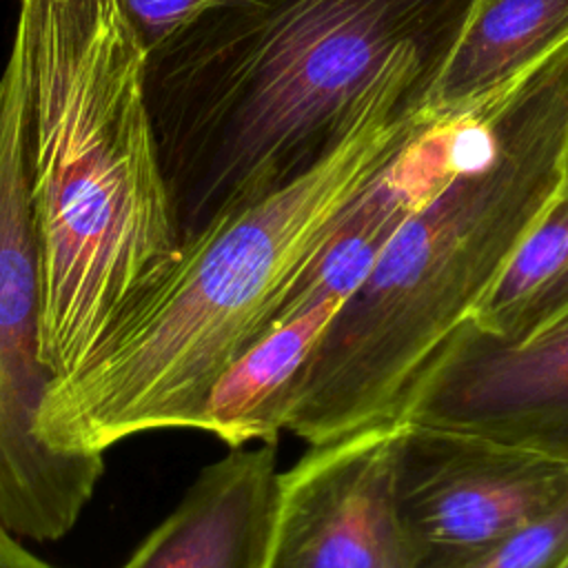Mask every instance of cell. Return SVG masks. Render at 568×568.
<instances>
[{"label": "cell", "mask_w": 568, "mask_h": 568, "mask_svg": "<svg viewBox=\"0 0 568 568\" xmlns=\"http://www.w3.org/2000/svg\"><path fill=\"white\" fill-rule=\"evenodd\" d=\"M473 2L229 0L151 44L180 242L313 169L388 89H433Z\"/></svg>", "instance_id": "obj_1"}, {"label": "cell", "mask_w": 568, "mask_h": 568, "mask_svg": "<svg viewBox=\"0 0 568 568\" xmlns=\"http://www.w3.org/2000/svg\"><path fill=\"white\" fill-rule=\"evenodd\" d=\"M42 359L73 373L180 253L146 95L149 44L122 0H18Z\"/></svg>", "instance_id": "obj_2"}, {"label": "cell", "mask_w": 568, "mask_h": 568, "mask_svg": "<svg viewBox=\"0 0 568 568\" xmlns=\"http://www.w3.org/2000/svg\"><path fill=\"white\" fill-rule=\"evenodd\" d=\"M430 89H388L322 162L217 217L180 246L91 355L55 379L38 430L64 453L197 428L226 368L275 326L293 284L344 206L410 140Z\"/></svg>", "instance_id": "obj_3"}, {"label": "cell", "mask_w": 568, "mask_h": 568, "mask_svg": "<svg viewBox=\"0 0 568 568\" xmlns=\"http://www.w3.org/2000/svg\"><path fill=\"white\" fill-rule=\"evenodd\" d=\"M566 142L568 42L466 109L459 164L326 324L295 390L288 433L313 446L393 417L561 189Z\"/></svg>", "instance_id": "obj_4"}, {"label": "cell", "mask_w": 568, "mask_h": 568, "mask_svg": "<svg viewBox=\"0 0 568 568\" xmlns=\"http://www.w3.org/2000/svg\"><path fill=\"white\" fill-rule=\"evenodd\" d=\"M51 384L40 339L27 73L13 33L0 73V521L31 541L64 537L104 470V455L64 453L42 439L38 422Z\"/></svg>", "instance_id": "obj_5"}, {"label": "cell", "mask_w": 568, "mask_h": 568, "mask_svg": "<svg viewBox=\"0 0 568 568\" xmlns=\"http://www.w3.org/2000/svg\"><path fill=\"white\" fill-rule=\"evenodd\" d=\"M395 499L415 568H462L568 499V462L479 433L397 422Z\"/></svg>", "instance_id": "obj_6"}, {"label": "cell", "mask_w": 568, "mask_h": 568, "mask_svg": "<svg viewBox=\"0 0 568 568\" xmlns=\"http://www.w3.org/2000/svg\"><path fill=\"white\" fill-rule=\"evenodd\" d=\"M393 419L280 470L266 568H415L395 499Z\"/></svg>", "instance_id": "obj_7"}, {"label": "cell", "mask_w": 568, "mask_h": 568, "mask_svg": "<svg viewBox=\"0 0 568 568\" xmlns=\"http://www.w3.org/2000/svg\"><path fill=\"white\" fill-rule=\"evenodd\" d=\"M390 419L479 433L568 462V320L517 346L464 322Z\"/></svg>", "instance_id": "obj_8"}, {"label": "cell", "mask_w": 568, "mask_h": 568, "mask_svg": "<svg viewBox=\"0 0 568 568\" xmlns=\"http://www.w3.org/2000/svg\"><path fill=\"white\" fill-rule=\"evenodd\" d=\"M277 484L275 444L229 448L120 568H266Z\"/></svg>", "instance_id": "obj_9"}, {"label": "cell", "mask_w": 568, "mask_h": 568, "mask_svg": "<svg viewBox=\"0 0 568 568\" xmlns=\"http://www.w3.org/2000/svg\"><path fill=\"white\" fill-rule=\"evenodd\" d=\"M568 42V0H475L435 80L426 109L437 115L479 104Z\"/></svg>", "instance_id": "obj_10"}, {"label": "cell", "mask_w": 568, "mask_h": 568, "mask_svg": "<svg viewBox=\"0 0 568 568\" xmlns=\"http://www.w3.org/2000/svg\"><path fill=\"white\" fill-rule=\"evenodd\" d=\"M339 306L324 302L266 331L217 379L195 430L229 448L277 444L308 357Z\"/></svg>", "instance_id": "obj_11"}, {"label": "cell", "mask_w": 568, "mask_h": 568, "mask_svg": "<svg viewBox=\"0 0 568 568\" xmlns=\"http://www.w3.org/2000/svg\"><path fill=\"white\" fill-rule=\"evenodd\" d=\"M568 320V191L559 189L515 246L468 322L501 344H526Z\"/></svg>", "instance_id": "obj_12"}, {"label": "cell", "mask_w": 568, "mask_h": 568, "mask_svg": "<svg viewBox=\"0 0 568 568\" xmlns=\"http://www.w3.org/2000/svg\"><path fill=\"white\" fill-rule=\"evenodd\" d=\"M568 555V499L462 568H557Z\"/></svg>", "instance_id": "obj_13"}, {"label": "cell", "mask_w": 568, "mask_h": 568, "mask_svg": "<svg viewBox=\"0 0 568 568\" xmlns=\"http://www.w3.org/2000/svg\"><path fill=\"white\" fill-rule=\"evenodd\" d=\"M222 2L229 0H122L149 47Z\"/></svg>", "instance_id": "obj_14"}, {"label": "cell", "mask_w": 568, "mask_h": 568, "mask_svg": "<svg viewBox=\"0 0 568 568\" xmlns=\"http://www.w3.org/2000/svg\"><path fill=\"white\" fill-rule=\"evenodd\" d=\"M20 539L0 521V568H58L31 552Z\"/></svg>", "instance_id": "obj_15"}, {"label": "cell", "mask_w": 568, "mask_h": 568, "mask_svg": "<svg viewBox=\"0 0 568 568\" xmlns=\"http://www.w3.org/2000/svg\"><path fill=\"white\" fill-rule=\"evenodd\" d=\"M561 189L568 191V142H566V153H564V182Z\"/></svg>", "instance_id": "obj_16"}, {"label": "cell", "mask_w": 568, "mask_h": 568, "mask_svg": "<svg viewBox=\"0 0 568 568\" xmlns=\"http://www.w3.org/2000/svg\"><path fill=\"white\" fill-rule=\"evenodd\" d=\"M557 568H568V555H566V557H564V561H561V564H559V566H557Z\"/></svg>", "instance_id": "obj_17"}]
</instances>
